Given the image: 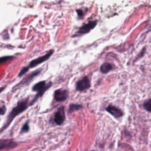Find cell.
Masks as SVG:
<instances>
[{
  "label": "cell",
  "instance_id": "cell-8",
  "mask_svg": "<svg viewBox=\"0 0 151 151\" xmlns=\"http://www.w3.org/2000/svg\"><path fill=\"white\" fill-rule=\"evenodd\" d=\"M68 96V91L67 89L58 88L54 91V98L57 102H63L65 101Z\"/></svg>",
  "mask_w": 151,
  "mask_h": 151
},
{
  "label": "cell",
  "instance_id": "cell-2",
  "mask_svg": "<svg viewBox=\"0 0 151 151\" xmlns=\"http://www.w3.org/2000/svg\"><path fill=\"white\" fill-rule=\"evenodd\" d=\"M52 83L51 81H49L47 83L46 81H41L35 84L32 87V90L34 91H36L37 93L33 99L29 103V106L34 104V103L39 98L41 97L44 95L45 92L52 86Z\"/></svg>",
  "mask_w": 151,
  "mask_h": 151
},
{
  "label": "cell",
  "instance_id": "cell-18",
  "mask_svg": "<svg viewBox=\"0 0 151 151\" xmlns=\"http://www.w3.org/2000/svg\"><path fill=\"white\" fill-rule=\"evenodd\" d=\"M6 110V108L5 104H2L0 107V114L1 115H4Z\"/></svg>",
  "mask_w": 151,
  "mask_h": 151
},
{
  "label": "cell",
  "instance_id": "cell-10",
  "mask_svg": "<svg viewBox=\"0 0 151 151\" xmlns=\"http://www.w3.org/2000/svg\"><path fill=\"white\" fill-rule=\"evenodd\" d=\"M18 144L15 141L10 139H1L0 140V149H13L17 146Z\"/></svg>",
  "mask_w": 151,
  "mask_h": 151
},
{
  "label": "cell",
  "instance_id": "cell-13",
  "mask_svg": "<svg viewBox=\"0 0 151 151\" xmlns=\"http://www.w3.org/2000/svg\"><path fill=\"white\" fill-rule=\"evenodd\" d=\"M143 106L147 111L151 112V99L146 100L143 103Z\"/></svg>",
  "mask_w": 151,
  "mask_h": 151
},
{
  "label": "cell",
  "instance_id": "cell-7",
  "mask_svg": "<svg viewBox=\"0 0 151 151\" xmlns=\"http://www.w3.org/2000/svg\"><path fill=\"white\" fill-rule=\"evenodd\" d=\"M65 119V114L64 110V107H60L54 114V122L57 125H61L63 123Z\"/></svg>",
  "mask_w": 151,
  "mask_h": 151
},
{
  "label": "cell",
  "instance_id": "cell-9",
  "mask_svg": "<svg viewBox=\"0 0 151 151\" xmlns=\"http://www.w3.org/2000/svg\"><path fill=\"white\" fill-rule=\"evenodd\" d=\"M106 110L116 119H118L123 115V112L121 109L111 104L109 105L106 108Z\"/></svg>",
  "mask_w": 151,
  "mask_h": 151
},
{
  "label": "cell",
  "instance_id": "cell-6",
  "mask_svg": "<svg viewBox=\"0 0 151 151\" xmlns=\"http://www.w3.org/2000/svg\"><path fill=\"white\" fill-rule=\"evenodd\" d=\"M91 87L90 80L87 76L83 77L81 79L77 81L76 84V88L77 91H83Z\"/></svg>",
  "mask_w": 151,
  "mask_h": 151
},
{
  "label": "cell",
  "instance_id": "cell-16",
  "mask_svg": "<svg viewBox=\"0 0 151 151\" xmlns=\"http://www.w3.org/2000/svg\"><path fill=\"white\" fill-rule=\"evenodd\" d=\"M28 70H29V68L27 67V66L23 67V68L21 69V70L20 71V72L19 73V74H18V77H22V76H24L26 73H27V71H28Z\"/></svg>",
  "mask_w": 151,
  "mask_h": 151
},
{
  "label": "cell",
  "instance_id": "cell-12",
  "mask_svg": "<svg viewBox=\"0 0 151 151\" xmlns=\"http://www.w3.org/2000/svg\"><path fill=\"white\" fill-rule=\"evenodd\" d=\"M83 108V106L79 104H75V103H71L69 105L68 107V113H71L73 112L74 111L78 110Z\"/></svg>",
  "mask_w": 151,
  "mask_h": 151
},
{
  "label": "cell",
  "instance_id": "cell-17",
  "mask_svg": "<svg viewBox=\"0 0 151 151\" xmlns=\"http://www.w3.org/2000/svg\"><path fill=\"white\" fill-rule=\"evenodd\" d=\"M12 58H13L12 56H4V57H1L0 62H1V63H4L7 61L8 60L12 59Z\"/></svg>",
  "mask_w": 151,
  "mask_h": 151
},
{
  "label": "cell",
  "instance_id": "cell-15",
  "mask_svg": "<svg viewBox=\"0 0 151 151\" xmlns=\"http://www.w3.org/2000/svg\"><path fill=\"white\" fill-rule=\"evenodd\" d=\"M29 123L28 121L26 122L21 128V132H27L29 130Z\"/></svg>",
  "mask_w": 151,
  "mask_h": 151
},
{
  "label": "cell",
  "instance_id": "cell-3",
  "mask_svg": "<svg viewBox=\"0 0 151 151\" xmlns=\"http://www.w3.org/2000/svg\"><path fill=\"white\" fill-rule=\"evenodd\" d=\"M97 23V20L90 21L87 23H84L82 26L78 28L77 31L72 35V37H77L88 33L96 26Z\"/></svg>",
  "mask_w": 151,
  "mask_h": 151
},
{
  "label": "cell",
  "instance_id": "cell-11",
  "mask_svg": "<svg viewBox=\"0 0 151 151\" xmlns=\"http://www.w3.org/2000/svg\"><path fill=\"white\" fill-rule=\"evenodd\" d=\"M113 69V65L111 63H109L107 62H105L103 63L100 67V71L103 74H107Z\"/></svg>",
  "mask_w": 151,
  "mask_h": 151
},
{
  "label": "cell",
  "instance_id": "cell-1",
  "mask_svg": "<svg viewBox=\"0 0 151 151\" xmlns=\"http://www.w3.org/2000/svg\"><path fill=\"white\" fill-rule=\"evenodd\" d=\"M28 100L29 97L25 99H22L17 103V106H15L8 114L5 123L1 128V132L9 126V124L11 123V122L16 116H17L28 109V107L29 106V104H28Z\"/></svg>",
  "mask_w": 151,
  "mask_h": 151
},
{
  "label": "cell",
  "instance_id": "cell-5",
  "mask_svg": "<svg viewBox=\"0 0 151 151\" xmlns=\"http://www.w3.org/2000/svg\"><path fill=\"white\" fill-rule=\"evenodd\" d=\"M54 50L53 49L50 50L49 51H48L44 55L40 56L38 58H36L32 60H31L29 64L27 65V67L29 69V68H32L36 66H37L38 65L45 62V61H47L48 59H49V58L51 57V55L54 53Z\"/></svg>",
  "mask_w": 151,
  "mask_h": 151
},
{
  "label": "cell",
  "instance_id": "cell-4",
  "mask_svg": "<svg viewBox=\"0 0 151 151\" xmlns=\"http://www.w3.org/2000/svg\"><path fill=\"white\" fill-rule=\"evenodd\" d=\"M41 72V69H38L31 72L28 76L24 77V78L19 83H18L15 87H13L12 88L13 91H15L19 88H21V87L27 86L28 84H29L35 77H37L38 74H40Z\"/></svg>",
  "mask_w": 151,
  "mask_h": 151
},
{
  "label": "cell",
  "instance_id": "cell-14",
  "mask_svg": "<svg viewBox=\"0 0 151 151\" xmlns=\"http://www.w3.org/2000/svg\"><path fill=\"white\" fill-rule=\"evenodd\" d=\"M76 12L77 14L78 17L79 19H83L84 14H85V12L82 9H76Z\"/></svg>",
  "mask_w": 151,
  "mask_h": 151
}]
</instances>
